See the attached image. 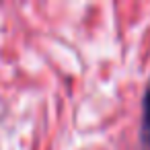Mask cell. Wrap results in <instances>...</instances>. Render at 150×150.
<instances>
[{
	"mask_svg": "<svg viewBox=\"0 0 150 150\" xmlns=\"http://www.w3.org/2000/svg\"><path fill=\"white\" fill-rule=\"evenodd\" d=\"M142 140L150 148V80L144 93V103H142Z\"/></svg>",
	"mask_w": 150,
	"mask_h": 150,
	"instance_id": "obj_1",
	"label": "cell"
}]
</instances>
